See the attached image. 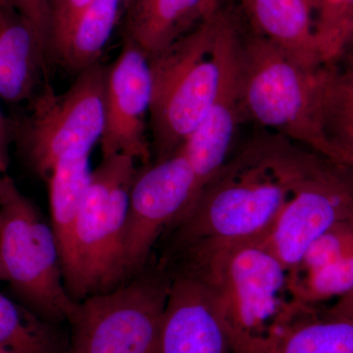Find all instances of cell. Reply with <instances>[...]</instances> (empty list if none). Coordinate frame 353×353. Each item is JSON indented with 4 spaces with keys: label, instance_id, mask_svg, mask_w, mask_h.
<instances>
[{
    "label": "cell",
    "instance_id": "7c38bea8",
    "mask_svg": "<svg viewBox=\"0 0 353 353\" xmlns=\"http://www.w3.org/2000/svg\"><path fill=\"white\" fill-rule=\"evenodd\" d=\"M162 353H234L214 292L174 272L161 327Z\"/></svg>",
    "mask_w": 353,
    "mask_h": 353
},
{
    "label": "cell",
    "instance_id": "9c48e42d",
    "mask_svg": "<svg viewBox=\"0 0 353 353\" xmlns=\"http://www.w3.org/2000/svg\"><path fill=\"white\" fill-rule=\"evenodd\" d=\"M199 192L196 173L181 148L138 170L123 234L128 279L143 270L158 239L187 214Z\"/></svg>",
    "mask_w": 353,
    "mask_h": 353
},
{
    "label": "cell",
    "instance_id": "f1b7e54d",
    "mask_svg": "<svg viewBox=\"0 0 353 353\" xmlns=\"http://www.w3.org/2000/svg\"><path fill=\"white\" fill-rule=\"evenodd\" d=\"M343 164L350 165V166L353 168V153L345 158V161H343Z\"/></svg>",
    "mask_w": 353,
    "mask_h": 353
},
{
    "label": "cell",
    "instance_id": "cb8c5ba5",
    "mask_svg": "<svg viewBox=\"0 0 353 353\" xmlns=\"http://www.w3.org/2000/svg\"><path fill=\"white\" fill-rule=\"evenodd\" d=\"M353 254V220L334 225L316 239L290 279L309 273Z\"/></svg>",
    "mask_w": 353,
    "mask_h": 353
},
{
    "label": "cell",
    "instance_id": "7a4b0ae2",
    "mask_svg": "<svg viewBox=\"0 0 353 353\" xmlns=\"http://www.w3.org/2000/svg\"><path fill=\"white\" fill-rule=\"evenodd\" d=\"M176 271L214 292L234 353H252L294 317L289 272L263 239L197 243L170 253Z\"/></svg>",
    "mask_w": 353,
    "mask_h": 353
},
{
    "label": "cell",
    "instance_id": "d6986e66",
    "mask_svg": "<svg viewBox=\"0 0 353 353\" xmlns=\"http://www.w3.org/2000/svg\"><path fill=\"white\" fill-rule=\"evenodd\" d=\"M90 155L58 162L48 176L51 228L59 248L63 267L69 259L74 228L90 183Z\"/></svg>",
    "mask_w": 353,
    "mask_h": 353
},
{
    "label": "cell",
    "instance_id": "277c9868",
    "mask_svg": "<svg viewBox=\"0 0 353 353\" xmlns=\"http://www.w3.org/2000/svg\"><path fill=\"white\" fill-rule=\"evenodd\" d=\"M319 69L303 68L243 20L236 82L243 123L252 122L332 160L317 123Z\"/></svg>",
    "mask_w": 353,
    "mask_h": 353
},
{
    "label": "cell",
    "instance_id": "d4e9b609",
    "mask_svg": "<svg viewBox=\"0 0 353 353\" xmlns=\"http://www.w3.org/2000/svg\"><path fill=\"white\" fill-rule=\"evenodd\" d=\"M92 0H52L50 60L61 59L72 32Z\"/></svg>",
    "mask_w": 353,
    "mask_h": 353
},
{
    "label": "cell",
    "instance_id": "2e32d148",
    "mask_svg": "<svg viewBox=\"0 0 353 353\" xmlns=\"http://www.w3.org/2000/svg\"><path fill=\"white\" fill-rule=\"evenodd\" d=\"M48 53L31 24L0 3V99L31 101L46 76Z\"/></svg>",
    "mask_w": 353,
    "mask_h": 353
},
{
    "label": "cell",
    "instance_id": "ac0fdd59",
    "mask_svg": "<svg viewBox=\"0 0 353 353\" xmlns=\"http://www.w3.org/2000/svg\"><path fill=\"white\" fill-rule=\"evenodd\" d=\"M252 353H353V320L315 311L296 316Z\"/></svg>",
    "mask_w": 353,
    "mask_h": 353
},
{
    "label": "cell",
    "instance_id": "5bb4252c",
    "mask_svg": "<svg viewBox=\"0 0 353 353\" xmlns=\"http://www.w3.org/2000/svg\"><path fill=\"white\" fill-rule=\"evenodd\" d=\"M252 31L308 70L323 66L316 41L312 0H236Z\"/></svg>",
    "mask_w": 353,
    "mask_h": 353
},
{
    "label": "cell",
    "instance_id": "603a6c76",
    "mask_svg": "<svg viewBox=\"0 0 353 353\" xmlns=\"http://www.w3.org/2000/svg\"><path fill=\"white\" fill-rule=\"evenodd\" d=\"M290 287L294 301L304 307L343 296L353 290V254L317 270L290 279Z\"/></svg>",
    "mask_w": 353,
    "mask_h": 353
},
{
    "label": "cell",
    "instance_id": "8992f818",
    "mask_svg": "<svg viewBox=\"0 0 353 353\" xmlns=\"http://www.w3.org/2000/svg\"><path fill=\"white\" fill-rule=\"evenodd\" d=\"M0 257L23 305L51 323L67 321L78 303L65 287L52 228L13 179H0Z\"/></svg>",
    "mask_w": 353,
    "mask_h": 353
},
{
    "label": "cell",
    "instance_id": "6da1fadb",
    "mask_svg": "<svg viewBox=\"0 0 353 353\" xmlns=\"http://www.w3.org/2000/svg\"><path fill=\"white\" fill-rule=\"evenodd\" d=\"M318 157L275 132H257L169 230L168 254L192 243L263 239Z\"/></svg>",
    "mask_w": 353,
    "mask_h": 353
},
{
    "label": "cell",
    "instance_id": "4316f807",
    "mask_svg": "<svg viewBox=\"0 0 353 353\" xmlns=\"http://www.w3.org/2000/svg\"><path fill=\"white\" fill-rule=\"evenodd\" d=\"M11 127L0 109V173H6L9 165Z\"/></svg>",
    "mask_w": 353,
    "mask_h": 353
},
{
    "label": "cell",
    "instance_id": "8fae6325",
    "mask_svg": "<svg viewBox=\"0 0 353 353\" xmlns=\"http://www.w3.org/2000/svg\"><path fill=\"white\" fill-rule=\"evenodd\" d=\"M152 95L150 59L136 46L123 43L106 75L103 132L99 141L102 157L124 154L145 166L150 164Z\"/></svg>",
    "mask_w": 353,
    "mask_h": 353
},
{
    "label": "cell",
    "instance_id": "d6a6232c",
    "mask_svg": "<svg viewBox=\"0 0 353 353\" xmlns=\"http://www.w3.org/2000/svg\"><path fill=\"white\" fill-rule=\"evenodd\" d=\"M0 179H1V178H0Z\"/></svg>",
    "mask_w": 353,
    "mask_h": 353
},
{
    "label": "cell",
    "instance_id": "83f0119b",
    "mask_svg": "<svg viewBox=\"0 0 353 353\" xmlns=\"http://www.w3.org/2000/svg\"><path fill=\"white\" fill-rule=\"evenodd\" d=\"M0 281L7 282L6 271H4L3 264H2L1 257H0Z\"/></svg>",
    "mask_w": 353,
    "mask_h": 353
},
{
    "label": "cell",
    "instance_id": "ffe728a7",
    "mask_svg": "<svg viewBox=\"0 0 353 353\" xmlns=\"http://www.w3.org/2000/svg\"><path fill=\"white\" fill-rule=\"evenodd\" d=\"M125 3L126 0H92L77 23L58 63L76 73L99 63L120 24Z\"/></svg>",
    "mask_w": 353,
    "mask_h": 353
},
{
    "label": "cell",
    "instance_id": "30bf717a",
    "mask_svg": "<svg viewBox=\"0 0 353 353\" xmlns=\"http://www.w3.org/2000/svg\"><path fill=\"white\" fill-rule=\"evenodd\" d=\"M348 165L320 155L297 185L263 241L292 276L309 245L334 225L353 220Z\"/></svg>",
    "mask_w": 353,
    "mask_h": 353
},
{
    "label": "cell",
    "instance_id": "9a60e30c",
    "mask_svg": "<svg viewBox=\"0 0 353 353\" xmlns=\"http://www.w3.org/2000/svg\"><path fill=\"white\" fill-rule=\"evenodd\" d=\"M243 124L236 52L214 105L180 148L196 173L201 192L229 159L236 134Z\"/></svg>",
    "mask_w": 353,
    "mask_h": 353
},
{
    "label": "cell",
    "instance_id": "5b68a950",
    "mask_svg": "<svg viewBox=\"0 0 353 353\" xmlns=\"http://www.w3.org/2000/svg\"><path fill=\"white\" fill-rule=\"evenodd\" d=\"M137 161L124 154L102 157L74 228L71 252L62 267L65 287L77 303L117 289L128 280L123 234Z\"/></svg>",
    "mask_w": 353,
    "mask_h": 353
},
{
    "label": "cell",
    "instance_id": "3957f363",
    "mask_svg": "<svg viewBox=\"0 0 353 353\" xmlns=\"http://www.w3.org/2000/svg\"><path fill=\"white\" fill-rule=\"evenodd\" d=\"M241 23V16L220 6L212 17L150 58L154 162L174 154L214 105L236 55Z\"/></svg>",
    "mask_w": 353,
    "mask_h": 353
},
{
    "label": "cell",
    "instance_id": "e0dca14e",
    "mask_svg": "<svg viewBox=\"0 0 353 353\" xmlns=\"http://www.w3.org/2000/svg\"><path fill=\"white\" fill-rule=\"evenodd\" d=\"M317 123L332 159L343 163L353 153V51L319 69Z\"/></svg>",
    "mask_w": 353,
    "mask_h": 353
},
{
    "label": "cell",
    "instance_id": "7402d4cb",
    "mask_svg": "<svg viewBox=\"0 0 353 353\" xmlns=\"http://www.w3.org/2000/svg\"><path fill=\"white\" fill-rule=\"evenodd\" d=\"M315 34L323 65L345 52L353 34V0H312Z\"/></svg>",
    "mask_w": 353,
    "mask_h": 353
},
{
    "label": "cell",
    "instance_id": "4dcf8cb0",
    "mask_svg": "<svg viewBox=\"0 0 353 353\" xmlns=\"http://www.w3.org/2000/svg\"><path fill=\"white\" fill-rule=\"evenodd\" d=\"M0 353H13V352H7V350H0Z\"/></svg>",
    "mask_w": 353,
    "mask_h": 353
},
{
    "label": "cell",
    "instance_id": "44dd1931",
    "mask_svg": "<svg viewBox=\"0 0 353 353\" xmlns=\"http://www.w3.org/2000/svg\"><path fill=\"white\" fill-rule=\"evenodd\" d=\"M54 323L0 294V350L13 353H66Z\"/></svg>",
    "mask_w": 353,
    "mask_h": 353
},
{
    "label": "cell",
    "instance_id": "ba28073f",
    "mask_svg": "<svg viewBox=\"0 0 353 353\" xmlns=\"http://www.w3.org/2000/svg\"><path fill=\"white\" fill-rule=\"evenodd\" d=\"M170 275L160 268L81 301L66 353H162V318Z\"/></svg>",
    "mask_w": 353,
    "mask_h": 353
},
{
    "label": "cell",
    "instance_id": "52a82bcc",
    "mask_svg": "<svg viewBox=\"0 0 353 353\" xmlns=\"http://www.w3.org/2000/svg\"><path fill=\"white\" fill-rule=\"evenodd\" d=\"M108 68L101 62L88 67L60 94L46 83L30 101L18 138L32 168L44 180L58 162L90 155L101 141Z\"/></svg>",
    "mask_w": 353,
    "mask_h": 353
},
{
    "label": "cell",
    "instance_id": "1f68e13d",
    "mask_svg": "<svg viewBox=\"0 0 353 353\" xmlns=\"http://www.w3.org/2000/svg\"><path fill=\"white\" fill-rule=\"evenodd\" d=\"M51 4H52V0H51Z\"/></svg>",
    "mask_w": 353,
    "mask_h": 353
},
{
    "label": "cell",
    "instance_id": "484cf974",
    "mask_svg": "<svg viewBox=\"0 0 353 353\" xmlns=\"http://www.w3.org/2000/svg\"><path fill=\"white\" fill-rule=\"evenodd\" d=\"M31 24L48 53L50 61L51 0H0Z\"/></svg>",
    "mask_w": 353,
    "mask_h": 353
},
{
    "label": "cell",
    "instance_id": "4fadbf2b",
    "mask_svg": "<svg viewBox=\"0 0 353 353\" xmlns=\"http://www.w3.org/2000/svg\"><path fill=\"white\" fill-rule=\"evenodd\" d=\"M220 0H126L121 34L152 58L212 17Z\"/></svg>",
    "mask_w": 353,
    "mask_h": 353
},
{
    "label": "cell",
    "instance_id": "f546056e",
    "mask_svg": "<svg viewBox=\"0 0 353 353\" xmlns=\"http://www.w3.org/2000/svg\"><path fill=\"white\" fill-rule=\"evenodd\" d=\"M347 50L353 51V34L352 37V39H350V43H348V46H347V48H345V51H347Z\"/></svg>",
    "mask_w": 353,
    "mask_h": 353
}]
</instances>
